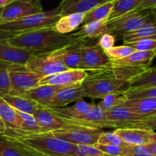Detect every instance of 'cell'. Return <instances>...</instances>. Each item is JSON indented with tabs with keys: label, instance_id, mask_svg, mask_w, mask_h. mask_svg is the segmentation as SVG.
I'll list each match as a JSON object with an SVG mask.
<instances>
[{
	"label": "cell",
	"instance_id": "6da1fadb",
	"mask_svg": "<svg viewBox=\"0 0 156 156\" xmlns=\"http://www.w3.org/2000/svg\"><path fill=\"white\" fill-rule=\"evenodd\" d=\"M81 39L71 34H61L54 27H48L22 32L9 37L7 41L10 45L25 49L33 55H40L51 53Z\"/></svg>",
	"mask_w": 156,
	"mask_h": 156
},
{
	"label": "cell",
	"instance_id": "7a4b0ae2",
	"mask_svg": "<svg viewBox=\"0 0 156 156\" xmlns=\"http://www.w3.org/2000/svg\"><path fill=\"white\" fill-rule=\"evenodd\" d=\"M3 136L41 156H70L74 144L43 133L31 134L21 129H6Z\"/></svg>",
	"mask_w": 156,
	"mask_h": 156
},
{
	"label": "cell",
	"instance_id": "3957f363",
	"mask_svg": "<svg viewBox=\"0 0 156 156\" xmlns=\"http://www.w3.org/2000/svg\"><path fill=\"white\" fill-rule=\"evenodd\" d=\"M81 86L83 97L92 100L103 99L108 94L123 95L130 89L129 81L118 79L110 72L93 73L86 78Z\"/></svg>",
	"mask_w": 156,
	"mask_h": 156
},
{
	"label": "cell",
	"instance_id": "277c9868",
	"mask_svg": "<svg viewBox=\"0 0 156 156\" xmlns=\"http://www.w3.org/2000/svg\"><path fill=\"white\" fill-rule=\"evenodd\" d=\"M61 17L59 6L49 11H43L37 14L26 16L19 20L0 24V29L6 31L27 32L33 30L54 27L58 19Z\"/></svg>",
	"mask_w": 156,
	"mask_h": 156
},
{
	"label": "cell",
	"instance_id": "5b68a950",
	"mask_svg": "<svg viewBox=\"0 0 156 156\" xmlns=\"http://www.w3.org/2000/svg\"><path fill=\"white\" fill-rule=\"evenodd\" d=\"M102 133H103V129L65 123L61 129L43 134L62 139L74 145H95Z\"/></svg>",
	"mask_w": 156,
	"mask_h": 156
},
{
	"label": "cell",
	"instance_id": "8992f818",
	"mask_svg": "<svg viewBox=\"0 0 156 156\" xmlns=\"http://www.w3.org/2000/svg\"><path fill=\"white\" fill-rule=\"evenodd\" d=\"M149 10H133L126 14L108 20L107 33L115 38L122 39L125 34L136 31L151 17Z\"/></svg>",
	"mask_w": 156,
	"mask_h": 156
},
{
	"label": "cell",
	"instance_id": "52a82bcc",
	"mask_svg": "<svg viewBox=\"0 0 156 156\" xmlns=\"http://www.w3.org/2000/svg\"><path fill=\"white\" fill-rule=\"evenodd\" d=\"M112 61L98 44L85 45L82 49L80 69L93 73L110 72Z\"/></svg>",
	"mask_w": 156,
	"mask_h": 156
},
{
	"label": "cell",
	"instance_id": "ba28073f",
	"mask_svg": "<svg viewBox=\"0 0 156 156\" xmlns=\"http://www.w3.org/2000/svg\"><path fill=\"white\" fill-rule=\"evenodd\" d=\"M11 89L9 94L22 97L25 92L39 86L41 76L28 70L25 66L14 65L9 68Z\"/></svg>",
	"mask_w": 156,
	"mask_h": 156
},
{
	"label": "cell",
	"instance_id": "9c48e42d",
	"mask_svg": "<svg viewBox=\"0 0 156 156\" xmlns=\"http://www.w3.org/2000/svg\"><path fill=\"white\" fill-rule=\"evenodd\" d=\"M25 67L28 70L37 73L42 77L69 70L53 52L33 55Z\"/></svg>",
	"mask_w": 156,
	"mask_h": 156
},
{
	"label": "cell",
	"instance_id": "30bf717a",
	"mask_svg": "<svg viewBox=\"0 0 156 156\" xmlns=\"http://www.w3.org/2000/svg\"><path fill=\"white\" fill-rule=\"evenodd\" d=\"M43 12L41 0H13L3 6L2 23L19 20Z\"/></svg>",
	"mask_w": 156,
	"mask_h": 156
},
{
	"label": "cell",
	"instance_id": "8fae6325",
	"mask_svg": "<svg viewBox=\"0 0 156 156\" xmlns=\"http://www.w3.org/2000/svg\"><path fill=\"white\" fill-rule=\"evenodd\" d=\"M88 76V72L83 69H69L43 76L39 81V85H51L63 88L82 83Z\"/></svg>",
	"mask_w": 156,
	"mask_h": 156
},
{
	"label": "cell",
	"instance_id": "7c38bea8",
	"mask_svg": "<svg viewBox=\"0 0 156 156\" xmlns=\"http://www.w3.org/2000/svg\"><path fill=\"white\" fill-rule=\"evenodd\" d=\"M63 119V118H62ZM65 123L76 124L92 128L118 129V124L108 120L106 112L95 105L87 113L78 119H63Z\"/></svg>",
	"mask_w": 156,
	"mask_h": 156
},
{
	"label": "cell",
	"instance_id": "4fadbf2b",
	"mask_svg": "<svg viewBox=\"0 0 156 156\" xmlns=\"http://www.w3.org/2000/svg\"><path fill=\"white\" fill-rule=\"evenodd\" d=\"M85 45L87 39H81L53 53L68 69H80L82 49Z\"/></svg>",
	"mask_w": 156,
	"mask_h": 156
},
{
	"label": "cell",
	"instance_id": "5bb4252c",
	"mask_svg": "<svg viewBox=\"0 0 156 156\" xmlns=\"http://www.w3.org/2000/svg\"><path fill=\"white\" fill-rule=\"evenodd\" d=\"M32 55L28 51L10 45L7 40L0 41V61L13 65L25 66Z\"/></svg>",
	"mask_w": 156,
	"mask_h": 156
},
{
	"label": "cell",
	"instance_id": "9a60e30c",
	"mask_svg": "<svg viewBox=\"0 0 156 156\" xmlns=\"http://www.w3.org/2000/svg\"><path fill=\"white\" fill-rule=\"evenodd\" d=\"M33 115L41 129V133H47L61 129L65 125L64 119L48 107L39 105Z\"/></svg>",
	"mask_w": 156,
	"mask_h": 156
},
{
	"label": "cell",
	"instance_id": "2e32d148",
	"mask_svg": "<svg viewBox=\"0 0 156 156\" xmlns=\"http://www.w3.org/2000/svg\"><path fill=\"white\" fill-rule=\"evenodd\" d=\"M83 97L81 83L61 88L57 91L53 99L46 107L62 108L70 103L81 100Z\"/></svg>",
	"mask_w": 156,
	"mask_h": 156
},
{
	"label": "cell",
	"instance_id": "e0dca14e",
	"mask_svg": "<svg viewBox=\"0 0 156 156\" xmlns=\"http://www.w3.org/2000/svg\"><path fill=\"white\" fill-rule=\"evenodd\" d=\"M114 133L124 142L133 145H146L151 142L154 131L139 128H119Z\"/></svg>",
	"mask_w": 156,
	"mask_h": 156
},
{
	"label": "cell",
	"instance_id": "ac0fdd59",
	"mask_svg": "<svg viewBox=\"0 0 156 156\" xmlns=\"http://www.w3.org/2000/svg\"><path fill=\"white\" fill-rule=\"evenodd\" d=\"M122 100L119 104L106 111V117L108 120L118 124V129L127 128L130 122L145 119L144 116L133 112L127 106H124Z\"/></svg>",
	"mask_w": 156,
	"mask_h": 156
},
{
	"label": "cell",
	"instance_id": "d6986e66",
	"mask_svg": "<svg viewBox=\"0 0 156 156\" xmlns=\"http://www.w3.org/2000/svg\"><path fill=\"white\" fill-rule=\"evenodd\" d=\"M112 0H62L58 6L61 16L78 12H88L95 7Z\"/></svg>",
	"mask_w": 156,
	"mask_h": 156
},
{
	"label": "cell",
	"instance_id": "ffe728a7",
	"mask_svg": "<svg viewBox=\"0 0 156 156\" xmlns=\"http://www.w3.org/2000/svg\"><path fill=\"white\" fill-rule=\"evenodd\" d=\"M95 105L94 103H87L81 99L71 106L49 109L63 119H78L86 115Z\"/></svg>",
	"mask_w": 156,
	"mask_h": 156
},
{
	"label": "cell",
	"instance_id": "44dd1931",
	"mask_svg": "<svg viewBox=\"0 0 156 156\" xmlns=\"http://www.w3.org/2000/svg\"><path fill=\"white\" fill-rule=\"evenodd\" d=\"M62 87L51 85H39L29 90L22 97L33 100L40 106H48L53 99L57 91Z\"/></svg>",
	"mask_w": 156,
	"mask_h": 156
},
{
	"label": "cell",
	"instance_id": "7402d4cb",
	"mask_svg": "<svg viewBox=\"0 0 156 156\" xmlns=\"http://www.w3.org/2000/svg\"><path fill=\"white\" fill-rule=\"evenodd\" d=\"M122 103L130 110L142 115L145 118L156 115V98L125 100L122 97Z\"/></svg>",
	"mask_w": 156,
	"mask_h": 156
},
{
	"label": "cell",
	"instance_id": "603a6c76",
	"mask_svg": "<svg viewBox=\"0 0 156 156\" xmlns=\"http://www.w3.org/2000/svg\"><path fill=\"white\" fill-rule=\"evenodd\" d=\"M108 21H94L83 24L78 31L72 33L73 37L82 39L98 38L105 33H107Z\"/></svg>",
	"mask_w": 156,
	"mask_h": 156
},
{
	"label": "cell",
	"instance_id": "cb8c5ba5",
	"mask_svg": "<svg viewBox=\"0 0 156 156\" xmlns=\"http://www.w3.org/2000/svg\"><path fill=\"white\" fill-rule=\"evenodd\" d=\"M86 13H73L61 16L54 25V28L61 34H69L77 29L79 26L83 24Z\"/></svg>",
	"mask_w": 156,
	"mask_h": 156
},
{
	"label": "cell",
	"instance_id": "d4e9b609",
	"mask_svg": "<svg viewBox=\"0 0 156 156\" xmlns=\"http://www.w3.org/2000/svg\"><path fill=\"white\" fill-rule=\"evenodd\" d=\"M148 37L156 38V19L154 16H151L149 20L136 31L125 34L122 37V40L123 44H127L139 39Z\"/></svg>",
	"mask_w": 156,
	"mask_h": 156
},
{
	"label": "cell",
	"instance_id": "484cf974",
	"mask_svg": "<svg viewBox=\"0 0 156 156\" xmlns=\"http://www.w3.org/2000/svg\"><path fill=\"white\" fill-rule=\"evenodd\" d=\"M0 156H41L33 153L9 138L0 135Z\"/></svg>",
	"mask_w": 156,
	"mask_h": 156
},
{
	"label": "cell",
	"instance_id": "4316f807",
	"mask_svg": "<svg viewBox=\"0 0 156 156\" xmlns=\"http://www.w3.org/2000/svg\"><path fill=\"white\" fill-rule=\"evenodd\" d=\"M156 57L155 51H136L126 58L113 61L115 64H130L134 66L149 67L153 59Z\"/></svg>",
	"mask_w": 156,
	"mask_h": 156
},
{
	"label": "cell",
	"instance_id": "83f0119b",
	"mask_svg": "<svg viewBox=\"0 0 156 156\" xmlns=\"http://www.w3.org/2000/svg\"><path fill=\"white\" fill-rule=\"evenodd\" d=\"M2 98L13 109L20 111V112H25V113L31 114V115H33L39 106L37 103L25 97L7 94V95L3 96Z\"/></svg>",
	"mask_w": 156,
	"mask_h": 156
},
{
	"label": "cell",
	"instance_id": "f1b7e54d",
	"mask_svg": "<svg viewBox=\"0 0 156 156\" xmlns=\"http://www.w3.org/2000/svg\"><path fill=\"white\" fill-rule=\"evenodd\" d=\"M0 117L9 129H20L21 120L16 109L0 97Z\"/></svg>",
	"mask_w": 156,
	"mask_h": 156
},
{
	"label": "cell",
	"instance_id": "f546056e",
	"mask_svg": "<svg viewBox=\"0 0 156 156\" xmlns=\"http://www.w3.org/2000/svg\"><path fill=\"white\" fill-rule=\"evenodd\" d=\"M130 89H139L156 87V66L149 67L129 81Z\"/></svg>",
	"mask_w": 156,
	"mask_h": 156
},
{
	"label": "cell",
	"instance_id": "4dcf8cb0",
	"mask_svg": "<svg viewBox=\"0 0 156 156\" xmlns=\"http://www.w3.org/2000/svg\"><path fill=\"white\" fill-rule=\"evenodd\" d=\"M113 2L114 0H112V1L106 2V3L101 4L87 12L83 25L94 22V21L109 20V18L112 13V8H113Z\"/></svg>",
	"mask_w": 156,
	"mask_h": 156
},
{
	"label": "cell",
	"instance_id": "1f68e13d",
	"mask_svg": "<svg viewBox=\"0 0 156 156\" xmlns=\"http://www.w3.org/2000/svg\"><path fill=\"white\" fill-rule=\"evenodd\" d=\"M143 0H114L113 8L109 20L136 10Z\"/></svg>",
	"mask_w": 156,
	"mask_h": 156
},
{
	"label": "cell",
	"instance_id": "d6a6232c",
	"mask_svg": "<svg viewBox=\"0 0 156 156\" xmlns=\"http://www.w3.org/2000/svg\"><path fill=\"white\" fill-rule=\"evenodd\" d=\"M16 111L19 115V118H20V129L22 131L28 133H31V134H38V133H42L41 127L38 125L34 115H31V114L20 112V111H18L16 109Z\"/></svg>",
	"mask_w": 156,
	"mask_h": 156
},
{
	"label": "cell",
	"instance_id": "836d02e7",
	"mask_svg": "<svg viewBox=\"0 0 156 156\" xmlns=\"http://www.w3.org/2000/svg\"><path fill=\"white\" fill-rule=\"evenodd\" d=\"M13 64L0 61V97L9 94L11 89L9 68Z\"/></svg>",
	"mask_w": 156,
	"mask_h": 156
},
{
	"label": "cell",
	"instance_id": "e575fe53",
	"mask_svg": "<svg viewBox=\"0 0 156 156\" xmlns=\"http://www.w3.org/2000/svg\"><path fill=\"white\" fill-rule=\"evenodd\" d=\"M125 100L142 98H156V87L139 89H129L122 95Z\"/></svg>",
	"mask_w": 156,
	"mask_h": 156
},
{
	"label": "cell",
	"instance_id": "d590c367",
	"mask_svg": "<svg viewBox=\"0 0 156 156\" xmlns=\"http://www.w3.org/2000/svg\"><path fill=\"white\" fill-rule=\"evenodd\" d=\"M135 51H136V50H135L133 48L130 47L128 44H123V45L112 47V48L106 51L105 52L111 60L115 61V60H119L126 58L131 54L134 53Z\"/></svg>",
	"mask_w": 156,
	"mask_h": 156
},
{
	"label": "cell",
	"instance_id": "8d00e7d4",
	"mask_svg": "<svg viewBox=\"0 0 156 156\" xmlns=\"http://www.w3.org/2000/svg\"><path fill=\"white\" fill-rule=\"evenodd\" d=\"M70 156H106L94 145H74Z\"/></svg>",
	"mask_w": 156,
	"mask_h": 156
},
{
	"label": "cell",
	"instance_id": "74e56055",
	"mask_svg": "<svg viewBox=\"0 0 156 156\" xmlns=\"http://www.w3.org/2000/svg\"><path fill=\"white\" fill-rule=\"evenodd\" d=\"M97 144L100 145H113L118 146H126V144L113 132H103L101 133Z\"/></svg>",
	"mask_w": 156,
	"mask_h": 156
},
{
	"label": "cell",
	"instance_id": "f35d334b",
	"mask_svg": "<svg viewBox=\"0 0 156 156\" xmlns=\"http://www.w3.org/2000/svg\"><path fill=\"white\" fill-rule=\"evenodd\" d=\"M126 146H118V145H100L96 144L94 146L97 147L99 150L103 151L106 155L107 156H123L127 152Z\"/></svg>",
	"mask_w": 156,
	"mask_h": 156
},
{
	"label": "cell",
	"instance_id": "ab89813d",
	"mask_svg": "<svg viewBox=\"0 0 156 156\" xmlns=\"http://www.w3.org/2000/svg\"><path fill=\"white\" fill-rule=\"evenodd\" d=\"M127 44L136 51H156V38H151V37L142 38Z\"/></svg>",
	"mask_w": 156,
	"mask_h": 156
},
{
	"label": "cell",
	"instance_id": "60d3db41",
	"mask_svg": "<svg viewBox=\"0 0 156 156\" xmlns=\"http://www.w3.org/2000/svg\"><path fill=\"white\" fill-rule=\"evenodd\" d=\"M127 128H139L154 131L156 129V115L146 117L142 120L130 122Z\"/></svg>",
	"mask_w": 156,
	"mask_h": 156
},
{
	"label": "cell",
	"instance_id": "b9f144b4",
	"mask_svg": "<svg viewBox=\"0 0 156 156\" xmlns=\"http://www.w3.org/2000/svg\"><path fill=\"white\" fill-rule=\"evenodd\" d=\"M122 99V97L117 94H108L103 97L102 101H100L97 104V106H100L102 109L106 112L113 108L114 106L119 104Z\"/></svg>",
	"mask_w": 156,
	"mask_h": 156
},
{
	"label": "cell",
	"instance_id": "7bdbcfd3",
	"mask_svg": "<svg viewBox=\"0 0 156 156\" xmlns=\"http://www.w3.org/2000/svg\"><path fill=\"white\" fill-rule=\"evenodd\" d=\"M123 156H156L147 145H129L127 152Z\"/></svg>",
	"mask_w": 156,
	"mask_h": 156
},
{
	"label": "cell",
	"instance_id": "ee69618b",
	"mask_svg": "<svg viewBox=\"0 0 156 156\" xmlns=\"http://www.w3.org/2000/svg\"><path fill=\"white\" fill-rule=\"evenodd\" d=\"M115 37L109 33H105L104 34L99 37V41L97 44L103 49V51H107L114 47L115 43Z\"/></svg>",
	"mask_w": 156,
	"mask_h": 156
},
{
	"label": "cell",
	"instance_id": "f6af8a7d",
	"mask_svg": "<svg viewBox=\"0 0 156 156\" xmlns=\"http://www.w3.org/2000/svg\"><path fill=\"white\" fill-rule=\"evenodd\" d=\"M156 6V0H143L136 10H149L150 9Z\"/></svg>",
	"mask_w": 156,
	"mask_h": 156
},
{
	"label": "cell",
	"instance_id": "bcb514c9",
	"mask_svg": "<svg viewBox=\"0 0 156 156\" xmlns=\"http://www.w3.org/2000/svg\"><path fill=\"white\" fill-rule=\"evenodd\" d=\"M20 31H6V30L0 29V41H5L8 40L9 37L12 36L17 35V34H21Z\"/></svg>",
	"mask_w": 156,
	"mask_h": 156
},
{
	"label": "cell",
	"instance_id": "7dc6e473",
	"mask_svg": "<svg viewBox=\"0 0 156 156\" xmlns=\"http://www.w3.org/2000/svg\"><path fill=\"white\" fill-rule=\"evenodd\" d=\"M148 148L151 149V151L154 153V154L156 155V133H154L153 134L152 139H151V142L149 144L146 145Z\"/></svg>",
	"mask_w": 156,
	"mask_h": 156
},
{
	"label": "cell",
	"instance_id": "c3c4849f",
	"mask_svg": "<svg viewBox=\"0 0 156 156\" xmlns=\"http://www.w3.org/2000/svg\"><path fill=\"white\" fill-rule=\"evenodd\" d=\"M6 130V126L3 122L2 119L0 117V135H3Z\"/></svg>",
	"mask_w": 156,
	"mask_h": 156
},
{
	"label": "cell",
	"instance_id": "681fc988",
	"mask_svg": "<svg viewBox=\"0 0 156 156\" xmlns=\"http://www.w3.org/2000/svg\"><path fill=\"white\" fill-rule=\"evenodd\" d=\"M149 11H150V12H151V16H154V17L156 19V6L153 7V8H151V9H150Z\"/></svg>",
	"mask_w": 156,
	"mask_h": 156
},
{
	"label": "cell",
	"instance_id": "f907efd6",
	"mask_svg": "<svg viewBox=\"0 0 156 156\" xmlns=\"http://www.w3.org/2000/svg\"><path fill=\"white\" fill-rule=\"evenodd\" d=\"M2 9H3V6H0V24L2 23Z\"/></svg>",
	"mask_w": 156,
	"mask_h": 156
},
{
	"label": "cell",
	"instance_id": "816d5d0a",
	"mask_svg": "<svg viewBox=\"0 0 156 156\" xmlns=\"http://www.w3.org/2000/svg\"><path fill=\"white\" fill-rule=\"evenodd\" d=\"M106 156H107V155H106Z\"/></svg>",
	"mask_w": 156,
	"mask_h": 156
}]
</instances>
